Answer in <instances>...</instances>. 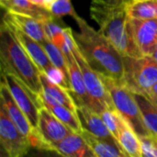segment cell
Returning <instances> with one entry per match:
<instances>
[{
	"label": "cell",
	"mask_w": 157,
	"mask_h": 157,
	"mask_svg": "<svg viewBox=\"0 0 157 157\" xmlns=\"http://www.w3.org/2000/svg\"><path fill=\"white\" fill-rule=\"evenodd\" d=\"M77 113L84 130L99 139L108 141L111 144H115L120 147L119 144L113 138L112 134L104 123L100 114L97 113L87 106L78 107Z\"/></svg>",
	"instance_id": "cell-15"
},
{
	"label": "cell",
	"mask_w": 157,
	"mask_h": 157,
	"mask_svg": "<svg viewBox=\"0 0 157 157\" xmlns=\"http://www.w3.org/2000/svg\"><path fill=\"white\" fill-rule=\"evenodd\" d=\"M143 95H144L151 102H153L155 105L157 106V83Z\"/></svg>",
	"instance_id": "cell-29"
},
{
	"label": "cell",
	"mask_w": 157,
	"mask_h": 157,
	"mask_svg": "<svg viewBox=\"0 0 157 157\" xmlns=\"http://www.w3.org/2000/svg\"><path fill=\"white\" fill-rule=\"evenodd\" d=\"M123 83L133 92L144 94L157 83V62L152 56L123 57Z\"/></svg>",
	"instance_id": "cell-6"
},
{
	"label": "cell",
	"mask_w": 157,
	"mask_h": 157,
	"mask_svg": "<svg viewBox=\"0 0 157 157\" xmlns=\"http://www.w3.org/2000/svg\"><path fill=\"white\" fill-rule=\"evenodd\" d=\"M118 143L121 149L129 157H144L140 137L129 124L121 132Z\"/></svg>",
	"instance_id": "cell-23"
},
{
	"label": "cell",
	"mask_w": 157,
	"mask_h": 157,
	"mask_svg": "<svg viewBox=\"0 0 157 157\" xmlns=\"http://www.w3.org/2000/svg\"><path fill=\"white\" fill-rule=\"evenodd\" d=\"M0 143L7 157H24L32 147L29 140L15 126L0 106Z\"/></svg>",
	"instance_id": "cell-9"
},
{
	"label": "cell",
	"mask_w": 157,
	"mask_h": 157,
	"mask_svg": "<svg viewBox=\"0 0 157 157\" xmlns=\"http://www.w3.org/2000/svg\"><path fill=\"white\" fill-rule=\"evenodd\" d=\"M57 20H58V18H55L54 17H52L48 19H44L42 21H40L43 30H44V33L46 35V38L50 41H52L58 36L63 34V29L65 28V27H62Z\"/></svg>",
	"instance_id": "cell-27"
},
{
	"label": "cell",
	"mask_w": 157,
	"mask_h": 157,
	"mask_svg": "<svg viewBox=\"0 0 157 157\" xmlns=\"http://www.w3.org/2000/svg\"><path fill=\"white\" fill-rule=\"evenodd\" d=\"M38 130L49 145V151H52L55 144L74 132L44 107L40 109Z\"/></svg>",
	"instance_id": "cell-12"
},
{
	"label": "cell",
	"mask_w": 157,
	"mask_h": 157,
	"mask_svg": "<svg viewBox=\"0 0 157 157\" xmlns=\"http://www.w3.org/2000/svg\"><path fill=\"white\" fill-rule=\"evenodd\" d=\"M100 116H101L104 123L106 124L107 128L112 134L113 138L118 143V139L121 134V132L128 124V122L116 110V109H105L104 111H102L100 113Z\"/></svg>",
	"instance_id": "cell-24"
},
{
	"label": "cell",
	"mask_w": 157,
	"mask_h": 157,
	"mask_svg": "<svg viewBox=\"0 0 157 157\" xmlns=\"http://www.w3.org/2000/svg\"><path fill=\"white\" fill-rule=\"evenodd\" d=\"M156 139H157V137H156Z\"/></svg>",
	"instance_id": "cell-35"
},
{
	"label": "cell",
	"mask_w": 157,
	"mask_h": 157,
	"mask_svg": "<svg viewBox=\"0 0 157 157\" xmlns=\"http://www.w3.org/2000/svg\"><path fill=\"white\" fill-rule=\"evenodd\" d=\"M0 100L1 106L6 109L12 122L29 140L31 146L40 151H49V145L46 144L40 132L32 127L26 115L17 106L4 80H2L0 84Z\"/></svg>",
	"instance_id": "cell-7"
},
{
	"label": "cell",
	"mask_w": 157,
	"mask_h": 157,
	"mask_svg": "<svg viewBox=\"0 0 157 157\" xmlns=\"http://www.w3.org/2000/svg\"><path fill=\"white\" fill-rule=\"evenodd\" d=\"M42 86V94L53 100L54 102L66 107L67 109L77 112V105L71 93L63 86L52 81L45 74H40Z\"/></svg>",
	"instance_id": "cell-18"
},
{
	"label": "cell",
	"mask_w": 157,
	"mask_h": 157,
	"mask_svg": "<svg viewBox=\"0 0 157 157\" xmlns=\"http://www.w3.org/2000/svg\"><path fill=\"white\" fill-rule=\"evenodd\" d=\"M52 151H57L66 157H97L83 136L75 132L55 144Z\"/></svg>",
	"instance_id": "cell-17"
},
{
	"label": "cell",
	"mask_w": 157,
	"mask_h": 157,
	"mask_svg": "<svg viewBox=\"0 0 157 157\" xmlns=\"http://www.w3.org/2000/svg\"><path fill=\"white\" fill-rule=\"evenodd\" d=\"M126 3L111 4L108 0H91L90 17L98 25V31L122 57L140 58L144 55L132 37Z\"/></svg>",
	"instance_id": "cell-2"
},
{
	"label": "cell",
	"mask_w": 157,
	"mask_h": 157,
	"mask_svg": "<svg viewBox=\"0 0 157 157\" xmlns=\"http://www.w3.org/2000/svg\"><path fill=\"white\" fill-rule=\"evenodd\" d=\"M99 75L111 97L114 108L128 122L131 128L139 137L151 135L144 126L133 92L124 83L109 76Z\"/></svg>",
	"instance_id": "cell-5"
},
{
	"label": "cell",
	"mask_w": 157,
	"mask_h": 157,
	"mask_svg": "<svg viewBox=\"0 0 157 157\" xmlns=\"http://www.w3.org/2000/svg\"><path fill=\"white\" fill-rule=\"evenodd\" d=\"M1 71L16 76L38 98L42 94L40 71L15 39L10 29L2 23L0 29Z\"/></svg>",
	"instance_id": "cell-3"
},
{
	"label": "cell",
	"mask_w": 157,
	"mask_h": 157,
	"mask_svg": "<svg viewBox=\"0 0 157 157\" xmlns=\"http://www.w3.org/2000/svg\"><path fill=\"white\" fill-rule=\"evenodd\" d=\"M97 157H129L117 144L99 139L83 130L80 133Z\"/></svg>",
	"instance_id": "cell-20"
},
{
	"label": "cell",
	"mask_w": 157,
	"mask_h": 157,
	"mask_svg": "<svg viewBox=\"0 0 157 157\" xmlns=\"http://www.w3.org/2000/svg\"><path fill=\"white\" fill-rule=\"evenodd\" d=\"M126 11L130 18H157V0H130L126 3Z\"/></svg>",
	"instance_id": "cell-22"
},
{
	"label": "cell",
	"mask_w": 157,
	"mask_h": 157,
	"mask_svg": "<svg viewBox=\"0 0 157 157\" xmlns=\"http://www.w3.org/2000/svg\"><path fill=\"white\" fill-rule=\"evenodd\" d=\"M63 32L65 40L72 51V53L75 57L82 71L85 86L89 98L88 107L98 114H100L105 109H115L111 97L108 89L106 88L100 77V75L90 66V64L87 63L81 51L79 50V47L77 46L73 35V29L69 27H65L63 29Z\"/></svg>",
	"instance_id": "cell-4"
},
{
	"label": "cell",
	"mask_w": 157,
	"mask_h": 157,
	"mask_svg": "<svg viewBox=\"0 0 157 157\" xmlns=\"http://www.w3.org/2000/svg\"><path fill=\"white\" fill-rule=\"evenodd\" d=\"M50 12L55 18H62L65 16H70L75 19L78 15L75 10L71 0H56L49 8Z\"/></svg>",
	"instance_id": "cell-26"
},
{
	"label": "cell",
	"mask_w": 157,
	"mask_h": 157,
	"mask_svg": "<svg viewBox=\"0 0 157 157\" xmlns=\"http://www.w3.org/2000/svg\"><path fill=\"white\" fill-rule=\"evenodd\" d=\"M39 100L42 107L47 109L52 115H54L60 121H62L73 132L81 133V132L84 130L77 112H75L66 107L54 102L43 94L39 97Z\"/></svg>",
	"instance_id": "cell-16"
},
{
	"label": "cell",
	"mask_w": 157,
	"mask_h": 157,
	"mask_svg": "<svg viewBox=\"0 0 157 157\" xmlns=\"http://www.w3.org/2000/svg\"><path fill=\"white\" fill-rule=\"evenodd\" d=\"M133 94L145 128L152 136L157 137V106L151 102L144 95L138 93Z\"/></svg>",
	"instance_id": "cell-21"
},
{
	"label": "cell",
	"mask_w": 157,
	"mask_h": 157,
	"mask_svg": "<svg viewBox=\"0 0 157 157\" xmlns=\"http://www.w3.org/2000/svg\"><path fill=\"white\" fill-rule=\"evenodd\" d=\"M142 144L143 156L157 157V139L152 135L140 137Z\"/></svg>",
	"instance_id": "cell-28"
},
{
	"label": "cell",
	"mask_w": 157,
	"mask_h": 157,
	"mask_svg": "<svg viewBox=\"0 0 157 157\" xmlns=\"http://www.w3.org/2000/svg\"><path fill=\"white\" fill-rule=\"evenodd\" d=\"M48 153V157H66L63 155L62 154L58 153L57 151H49Z\"/></svg>",
	"instance_id": "cell-30"
},
{
	"label": "cell",
	"mask_w": 157,
	"mask_h": 157,
	"mask_svg": "<svg viewBox=\"0 0 157 157\" xmlns=\"http://www.w3.org/2000/svg\"><path fill=\"white\" fill-rule=\"evenodd\" d=\"M3 24L9 29H17L27 34L40 44H43L48 40L44 33L41 22L30 16L6 11L3 17Z\"/></svg>",
	"instance_id": "cell-13"
},
{
	"label": "cell",
	"mask_w": 157,
	"mask_h": 157,
	"mask_svg": "<svg viewBox=\"0 0 157 157\" xmlns=\"http://www.w3.org/2000/svg\"><path fill=\"white\" fill-rule=\"evenodd\" d=\"M9 29L12 32L15 39L19 42L22 48L26 51V52L36 63L40 73L46 74L53 66V64L50 61L49 56L42 44H40L34 39L30 38L29 36L19 30L12 29Z\"/></svg>",
	"instance_id": "cell-14"
},
{
	"label": "cell",
	"mask_w": 157,
	"mask_h": 157,
	"mask_svg": "<svg viewBox=\"0 0 157 157\" xmlns=\"http://www.w3.org/2000/svg\"><path fill=\"white\" fill-rule=\"evenodd\" d=\"M42 46L44 47L52 63L63 74V75L65 76V78L68 80V82L70 84L68 65L66 63V59H65L63 53L62 52V51L49 40H47L42 44Z\"/></svg>",
	"instance_id": "cell-25"
},
{
	"label": "cell",
	"mask_w": 157,
	"mask_h": 157,
	"mask_svg": "<svg viewBox=\"0 0 157 157\" xmlns=\"http://www.w3.org/2000/svg\"><path fill=\"white\" fill-rule=\"evenodd\" d=\"M75 21L79 28V31L73 30L74 38L90 66L98 74L123 83L124 63L121 54L82 17L78 16Z\"/></svg>",
	"instance_id": "cell-1"
},
{
	"label": "cell",
	"mask_w": 157,
	"mask_h": 157,
	"mask_svg": "<svg viewBox=\"0 0 157 157\" xmlns=\"http://www.w3.org/2000/svg\"><path fill=\"white\" fill-rule=\"evenodd\" d=\"M55 1H56V0H43V6H44L47 9H49L50 6H51Z\"/></svg>",
	"instance_id": "cell-31"
},
{
	"label": "cell",
	"mask_w": 157,
	"mask_h": 157,
	"mask_svg": "<svg viewBox=\"0 0 157 157\" xmlns=\"http://www.w3.org/2000/svg\"><path fill=\"white\" fill-rule=\"evenodd\" d=\"M65 38V37H64ZM63 53L69 70V78H70V93L73 96L77 108L81 106H89V98L86 93V89L85 86L84 77L82 71L79 67V64L72 53V51L66 42L64 41L60 45L59 48Z\"/></svg>",
	"instance_id": "cell-11"
},
{
	"label": "cell",
	"mask_w": 157,
	"mask_h": 157,
	"mask_svg": "<svg viewBox=\"0 0 157 157\" xmlns=\"http://www.w3.org/2000/svg\"><path fill=\"white\" fill-rule=\"evenodd\" d=\"M152 57L157 62V46H156V48H155V52L153 53V55H152Z\"/></svg>",
	"instance_id": "cell-34"
},
{
	"label": "cell",
	"mask_w": 157,
	"mask_h": 157,
	"mask_svg": "<svg viewBox=\"0 0 157 157\" xmlns=\"http://www.w3.org/2000/svg\"><path fill=\"white\" fill-rule=\"evenodd\" d=\"M29 1L32 2V3H34V4H36V5L44 6H43V0H29ZM44 7H45V6H44Z\"/></svg>",
	"instance_id": "cell-33"
},
{
	"label": "cell",
	"mask_w": 157,
	"mask_h": 157,
	"mask_svg": "<svg viewBox=\"0 0 157 157\" xmlns=\"http://www.w3.org/2000/svg\"><path fill=\"white\" fill-rule=\"evenodd\" d=\"M134 41L144 56H152L157 46V18L134 19L129 17Z\"/></svg>",
	"instance_id": "cell-10"
},
{
	"label": "cell",
	"mask_w": 157,
	"mask_h": 157,
	"mask_svg": "<svg viewBox=\"0 0 157 157\" xmlns=\"http://www.w3.org/2000/svg\"><path fill=\"white\" fill-rule=\"evenodd\" d=\"M0 5L6 11L30 16L40 21L53 17L49 9L42 6L36 5L29 0H0Z\"/></svg>",
	"instance_id": "cell-19"
},
{
	"label": "cell",
	"mask_w": 157,
	"mask_h": 157,
	"mask_svg": "<svg viewBox=\"0 0 157 157\" xmlns=\"http://www.w3.org/2000/svg\"><path fill=\"white\" fill-rule=\"evenodd\" d=\"M2 80L6 82L13 98L26 115L32 127L38 130L40 109L42 108L39 98L11 74L2 72Z\"/></svg>",
	"instance_id": "cell-8"
},
{
	"label": "cell",
	"mask_w": 157,
	"mask_h": 157,
	"mask_svg": "<svg viewBox=\"0 0 157 157\" xmlns=\"http://www.w3.org/2000/svg\"><path fill=\"white\" fill-rule=\"evenodd\" d=\"M109 3L111 4H121V3H125V2H128L130 0H108Z\"/></svg>",
	"instance_id": "cell-32"
}]
</instances>
